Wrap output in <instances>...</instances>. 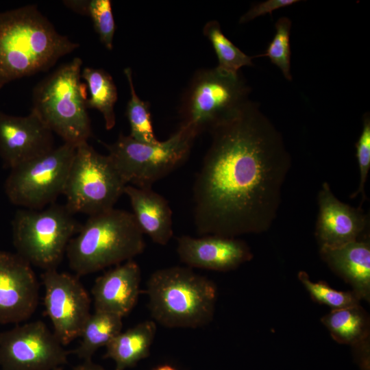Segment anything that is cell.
I'll list each match as a JSON object with an SVG mask.
<instances>
[{"label":"cell","instance_id":"cell-11","mask_svg":"<svg viewBox=\"0 0 370 370\" xmlns=\"http://www.w3.org/2000/svg\"><path fill=\"white\" fill-rule=\"evenodd\" d=\"M70 354L40 320L0 332L1 370H54L68 362Z\"/></svg>","mask_w":370,"mask_h":370},{"label":"cell","instance_id":"cell-2","mask_svg":"<svg viewBox=\"0 0 370 370\" xmlns=\"http://www.w3.org/2000/svg\"><path fill=\"white\" fill-rule=\"evenodd\" d=\"M78 47L59 34L36 5L0 12V90L12 81L49 70Z\"/></svg>","mask_w":370,"mask_h":370},{"label":"cell","instance_id":"cell-24","mask_svg":"<svg viewBox=\"0 0 370 370\" xmlns=\"http://www.w3.org/2000/svg\"><path fill=\"white\" fill-rule=\"evenodd\" d=\"M204 35L210 40L218 59L216 69L227 75H238L245 66H252L254 57L247 56L234 45L222 32L217 21H210L204 27Z\"/></svg>","mask_w":370,"mask_h":370},{"label":"cell","instance_id":"cell-7","mask_svg":"<svg viewBox=\"0 0 370 370\" xmlns=\"http://www.w3.org/2000/svg\"><path fill=\"white\" fill-rule=\"evenodd\" d=\"M81 225L65 204L22 208L12 221L13 245L16 253L32 266L44 271L56 269Z\"/></svg>","mask_w":370,"mask_h":370},{"label":"cell","instance_id":"cell-12","mask_svg":"<svg viewBox=\"0 0 370 370\" xmlns=\"http://www.w3.org/2000/svg\"><path fill=\"white\" fill-rule=\"evenodd\" d=\"M79 278L57 269L44 271L41 275L45 312L64 346L80 337L91 314L90 297Z\"/></svg>","mask_w":370,"mask_h":370},{"label":"cell","instance_id":"cell-26","mask_svg":"<svg viewBox=\"0 0 370 370\" xmlns=\"http://www.w3.org/2000/svg\"><path fill=\"white\" fill-rule=\"evenodd\" d=\"M275 36L264 53L254 57H268L271 62L282 71L284 77L291 81L290 45L291 21L287 17H281L275 23Z\"/></svg>","mask_w":370,"mask_h":370},{"label":"cell","instance_id":"cell-6","mask_svg":"<svg viewBox=\"0 0 370 370\" xmlns=\"http://www.w3.org/2000/svg\"><path fill=\"white\" fill-rule=\"evenodd\" d=\"M198 135L191 127L181 125L167 140L154 144L139 142L122 134L112 144H102L127 185L152 188L186 161Z\"/></svg>","mask_w":370,"mask_h":370},{"label":"cell","instance_id":"cell-28","mask_svg":"<svg viewBox=\"0 0 370 370\" xmlns=\"http://www.w3.org/2000/svg\"><path fill=\"white\" fill-rule=\"evenodd\" d=\"M85 16H89L100 41L109 50L113 48L115 23L110 0H87Z\"/></svg>","mask_w":370,"mask_h":370},{"label":"cell","instance_id":"cell-31","mask_svg":"<svg viewBox=\"0 0 370 370\" xmlns=\"http://www.w3.org/2000/svg\"><path fill=\"white\" fill-rule=\"evenodd\" d=\"M71 370H106L102 366L95 363L92 359L83 360V362L73 367Z\"/></svg>","mask_w":370,"mask_h":370},{"label":"cell","instance_id":"cell-5","mask_svg":"<svg viewBox=\"0 0 370 370\" xmlns=\"http://www.w3.org/2000/svg\"><path fill=\"white\" fill-rule=\"evenodd\" d=\"M82 65V59L76 57L38 82L33 90L31 108L64 143L75 147L92 136L87 87L81 81Z\"/></svg>","mask_w":370,"mask_h":370},{"label":"cell","instance_id":"cell-29","mask_svg":"<svg viewBox=\"0 0 370 370\" xmlns=\"http://www.w3.org/2000/svg\"><path fill=\"white\" fill-rule=\"evenodd\" d=\"M362 130L360 137L356 143V158L358 164L360 180L357 190L351 195V198H355L359 195L362 197L361 204L367 199L365 186L370 169V116L367 112L363 116Z\"/></svg>","mask_w":370,"mask_h":370},{"label":"cell","instance_id":"cell-20","mask_svg":"<svg viewBox=\"0 0 370 370\" xmlns=\"http://www.w3.org/2000/svg\"><path fill=\"white\" fill-rule=\"evenodd\" d=\"M156 333L155 321L140 322L114 337L105 347L103 357L114 362V370L131 368L149 355Z\"/></svg>","mask_w":370,"mask_h":370},{"label":"cell","instance_id":"cell-1","mask_svg":"<svg viewBox=\"0 0 370 370\" xmlns=\"http://www.w3.org/2000/svg\"><path fill=\"white\" fill-rule=\"evenodd\" d=\"M208 132L210 145L193 188L197 233L236 238L266 232L291 166L281 134L251 101Z\"/></svg>","mask_w":370,"mask_h":370},{"label":"cell","instance_id":"cell-32","mask_svg":"<svg viewBox=\"0 0 370 370\" xmlns=\"http://www.w3.org/2000/svg\"><path fill=\"white\" fill-rule=\"evenodd\" d=\"M153 370H177V369L169 365H162L156 367Z\"/></svg>","mask_w":370,"mask_h":370},{"label":"cell","instance_id":"cell-21","mask_svg":"<svg viewBox=\"0 0 370 370\" xmlns=\"http://www.w3.org/2000/svg\"><path fill=\"white\" fill-rule=\"evenodd\" d=\"M321 321L334 340L354 347L358 358L369 354V318L359 304L332 310Z\"/></svg>","mask_w":370,"mask_h":370},{"label":"cell","instance_id":"cell-18","mask_svg":"<svg viewBox=\"0 0 370 370\" xmlns=\"http://www.w3.org/2000/svg\"><path fill=\"white\" fill-rule=\"evenodd\" d=\"M124 194L128 197L133 215L143 234L155 243L166 245L173 236L172 210L167 200L152 188L127 185Z\"/></svg>","mask_w":370,"mask_h":370},{"label":"cell","instance_id":"cell-16","mask_svg":"<svg viewBox=\"0 0 370 370\" xmlns=\"http://www.w3.org/2000/svg\"><path fill=\"white\" fill-rule=\"evenodd\" d=\"M177 243L179 258L190 268L228 271L253 258L248 245L236 238L184 235L177 238Z\"/></svg>","mask_w":370,"mask_h":370},{"label":"cell","instance_id":"cell-23","mask_svg":"<svg viewBox=\"0 0 370 370\" xmlns=\"http://www.w3.org/2000/svg\"><path fill=\"white\" fill-rule=\"evenodd\" d=\"M81 77L86 82L89 91L87 108L97 110L103 117L106 129H112L116 123L114 105L118 94L112 76L102 69L85 67Z\"/></svg>","mask_w":370,"mask_h":370},{"label":"cell","instance_id":"cell-25","mask_svg":"<svg viewBox=\"0 0 370 370\" xmlns=\"http://www.w3.org/2000/svg\"><path fill=\"white\" fill-rule=\"evenodd\" d=\"M124 73L128 82L130 99L126 108V116L130 126V136L134 139L144 143L154 144L158 140L155 136L149 104L141 100L136 94L133 82L132 71L125 68Z\"/></svg>","mask_w":370,"mask_h":370},{"label":"cell","instance_id":"cell-4","mask_svg":"<svg viewBox=\"0 0 370 370\" xmlns=\"http://www.w3.org/2000/svg\"><path fill=\"white\" fill-rule=\"evenodd\" d=\"M146 292L152 318L170 328H197L212 319L217 287L190 267H170L154 271Z\"/></svg>","mask_w":370,"mask_h":370},{"label":"cell","instance_id":"cell-19","mask_svg":"<svg viewBox=\"0 0 370 370\" xmlns=\"http://www.w3.org/2000/svg\"><path fill=\"white\" fill-rule=\"evenodd\" d=\"M323 260L353 288L360 299L370 298V243L367 236L336 248H320Z\"/></svg>","mask_w":370,"mask_h":370},{"label":"cell","instance_id":"cell-3","mask_svg":"<svg viewBox=\"0 0 370 370\" xmlns=\"http://www.w3.org/2000/svg\"><path fill=\"white\" fill-rule=\"evenodd\" d=\"M143 235L127 210L114 208L89 216L67 246L69 267L81 277L133 260L145 249Z\"/></svg>","mask_w":370,"mask_h":370},{"label":"cell","instance_id":"cell-17","mask_svg":"<svg viewBox=\"0 0 370 370\" xmlns=\"http://www.w3.org/2000/svg\"><path fill=\"white\" fill-rule=\"evenodd\" d=\"M141 270L130 260L116 265L96 278L92 287L95 311L127 316L135 307L140 293Z\"/></svg>","mask_w":370,"mask_h":370},{"label":"cell","instance_id":"cell-8","mask_svg":"<svg viewBox=\"0 0 370 370\" xmlns=\"http://www.w3.org/2000/svg\"><path fill=\"white\" fill-rule=\"evenodd\" d=\"M250 88L239 73L232 76L216 68L201 69L193 76L180 108L182 124L198 134L236 114L249 101Z\"/></svg>","mask_w":370,"mask_h":370},{"label":"cell","instance_id":"cell-33","mask_svg":"<svg viewBox=\"0 0 370 370\" xmlns=\"http://www.w3.org/2000/svg\"><path fill=\"white\" fill-rule=\"evenodd\" d=\"M54 370H62V367H59V368H57V369H56Z\"/></svg>","mask_w":370,"mask_h":370},{"label":"cell","instance_id":"cell-14","mask_svg":"<svg viewBox=\"0 0 370 370\" xmlns=\"http://www.w3.org/2000/svg\"><path fill=\"white\" fill-rule=\"evenodd\" d=\"M53 134L31 111L17 116L0 110V156L10 169L53 149Z\"/></svg>","mask_w":370,"mask_h":370},{"label":"cell","instance_id":"cell-10","mask_svg":"<svg viewBox=\"0 0 370 370\" xmlns=\"http://www.w3.org/2000/svg\"><path fill=\"white\" fill-rule=\"evenodd\" d=\"M76 147L68 143L10 169L5 185L10 201L27 209H42L63 195Z\"/></svg>","mask_w":370,"mask_h":370},{"label":"cell","instance_id":"cell-9","mask_svg":"<svg viewBox=\"0 0 370 370\" xmlns=\"http://www.w3.org/2000/svg\"><path fill=\"white\" fill-rule=\"evenodd\" d=\"M127 184L108 155L87 142L76 147L63 195L74 214H97L114 208Z\"/></svg>","mask_w":370,"mask_h":370},{"label":"cell","instance_id":"cell-30","mask_svg":"<svg viewBox=\"0 0 370 370\" xmlns=\"http://www.w3.org/2000/svg\"><path fill=\"white\" fill-rule=\"evenodd\" d=\"M299 1L297 0H267L257 3L241 17L239 22L245 23L268 13L271 14L275 10L289 6Z\"/></svg>","mask_w":370,"mask_h":370},{"label":"cell","instance_id":"cell-15","mask_svg":"<svg viewBox=\"0 0 370 370\" xmlns=\"http://www.w3.org/2000/svg\"><path fill=\"white\" fill-rule=\"evenodd\" d=\"M319 213L315 236L320 248H336L362 238L367 234L369 217L361 207L341 201L325 182L317 196Z\"/></svg>","mask_w":370,"mask_h":370},{"label":"cell","instance_id":"cell-13","mask_svg":"<svg viewBox=\"0 0 370 370\" xmlns=\"http://www.w3.org/2000/svg\"><path fill=\"white\" fill-rule=\"evenodd\" d=\"M38 301L39 282L32 266L16 253L0 249V323L27 321Z\"/></svg>","mask_w":370,"mask_h":370},{"label":"cell","instance_id":"cell-22","mask_svg":"<svg viewBox=\"0 0 370 370\" xmlns=\"http://www.w3.org/2000/svg\"><path fill=\"white\" fill-rule=\"evenodd\" d=\"M123 318L103 311H95L86 321L79 345L71 353L82 360L92 359L95 353L106 347L122 331Z\"/></svg>","mask_w":370,"mask_h":370},{"label":"cell","instance_id":"cell-27","mask_svg":"<svg viewBox=\"0 0 370 370\" xmlns=\"http://www.w3.org/2000/svg\"><path fill=\"white\" fill-rule=\"evenodd\" d=\"M299 280L306 287L312 299L334 309L352 307L359 304L360 300L354 292L339 291L331 288L326 282H312L308 273L299 271Z\"/></svg>","mask_w":370,"mask_h":370}]
</instances>
